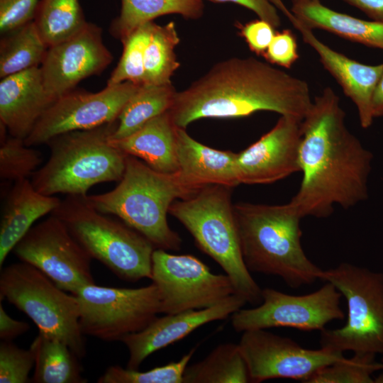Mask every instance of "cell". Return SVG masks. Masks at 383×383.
<instances>
[{
	"label": "cell",
	"mask_w": 383,
	"mask_h": 383,
	"mask_svg": "<svg viewBox=\"0 0 383 383\" xmlns=\"http://www.w3.org/2000/svg\"><path fill=\"white\" fill-rule=\"evenodd\" d=\"M372 113L374 118L383 116V72L374 92Z\"/></svg>",
	"instance_id": "43"
},
{
	"label": "cell",
	"mask_w": 383,
	"mask_h": 383,
	"mask_svg": "<svg viewBox=\"0 0 383 383\" xmlns=\"http://www.w3.org/2000/svg\"><path fill=\"white\" fill-rule=\"evenodd\" d=\"M376 355L355 353L351 358L344 357L327 365L305 383H374L372 374L383 370V362Z\"/></svg>",
	"instance_id": "33"
},
{
	"label": "cell",
	"mask_w": 383,
	"mask_h": 383,
	"mask_svg": "<svg viewBox=\"0 0 383 383\" xmlns=\"http://www.w3.org/2000/svg\"><path fill=\"white\" fill-rule=\"evenodd\" d=\"M154 24L153 21H150L141 25L122 41V55L106 85L113 86L125 82L138 85L146 84L145 52Z\"/></svg>",
	"instance_id": "32"
},
{
	"label": "cell",
	"mask_w": 383,
	"mask_h": 383,
	"mask_svg": "<svg viewBox=\"0 0 383 383\" xmlns=\"http://www.w3.org/2000/svg\"><path fill=\"white\" fill-rule=\"evenodd\" d=\"M140 86L125 82L106 85L94 93L74 89L48 108L24 142L30 147L46 144L62 133L89 130L114 122Z\"/></svg>",
	"instance_id": "14"
},
{
	"label": "cell",
	"mask_w": 383,
	"mask_h": 383,
	"mask_svg": "<svg viewBox=\"0 0 383 383\" xmlns=\"http://www.w3.org/2000/svg\"><path fill=\"white\" fill-rule=\"evenodd\" d=\"M274 5L300 33L305 43L318 54L324 68L341 87L344 94L354 103L361 126L369 128L374 120L372 99L383 72V63L365 65L333 50L320 40L312 29L302 23L282 3L274 0Z\"/></svg>",
	"instance_id": "18"
},
{
	"label": "cell",
	"mask_w": 383,
	"mask_h": 383,
	"mask_svg": "<svg viewBox=\"0 0 383 383\" xmlns=\"http://www.w3.org/2000/svg\"><path fill=\"white\" fill-rule=\"evenodd\" d=\"M200 189L187 182L178 172H159L127 155L125 172L117 186L103 194L87 195L86 199L97 211L117 216L156 248L179 250L182 239L167 222L170 207L174 201Z\"/></svg>",
	"instance_id": "3"
},
{
	"label": "cell",
	"mask_w": 383,
	"mask_h": 383,
	"mask_svg": "<svg viewBox=\"0 0 383 383\" xmlns=\"http://www.w3.org/2000/svg\"><path fill=\"white\" fill-rule=\"evenodd\" d=\"M112 60L101 29L88 23L75 35L48 48L40 67L45 89L55 102L82 79L101 74Z\"/></svg>",
	"instance_id": "16"
},
{
	"label": "cell",
	"mask_w": 383,
	"mask_h": 383,
	"mask_svg": "<svg viewBox=\"0 0 383 383\" xmlns=\"http://www.w3.org/2000/svg\"><path fill=\"white\" fill-rule=\"evenodd\" d=\"M374 383H383V370L382 372L374 379Z\"/></svg>",
	"instance_id": "44"
},
{
	"label": "cell",
	"mask_w": 383,
	"mask_h": 383,
	"mask_svg": "<svg viewBox=\"0 0 383 383\" xmlns=\"http://www.w3.org/2000/svg\"><path fill=\"white\" fill-rule=\"evenodd\" d=\"M150 279L165 314L211 307L235 294L227 274L213 273L192 255H174L160 248L152 253Z\"/></svg>",
	"instance_id": "11"
},
{
	"label": "cell",
	"mask_w": 383,
	"mask_h": 383,
	"mask_svg": "<svg viewBox=\"0 0 383 383\" xmlns=\"http://www.w3.org/2000/svg\"><path fill=\"white\" fill-rule=\"evenodd\" d=\"M86 196L68 195L50 213L60 219L93 259L119 279H150L155 245L122 221L91 206Z\"/></svg>",
	"instance_id": "7"
},
{
	"label": "cell",
	"mask_w": 383,
	"mask_h": 383,
	"mask_svg": "<svg viewBox=\"0 0 383 383\" xmlns=\"http://www.w3.org/2000/svg\"><path fill=\"white\" fill-rule=\"evenodd\" d=\"M196 348H192L177 362L140 372L123 368L119 365L109 367L97 379L98 383H183L184 374Z\"/></svg>",
	"instance_id": "34"
},
{
	"label": "cell",
	"mask_w": 383,
	"mask_h": 383,
	"mask_svg": "<svg viewBox=\"0 0 383 383\" xmlns=\"http://www.w3.org/2000/svg\"><path fill=\"white\" fill-rule=\"evenodd\" d=\"M179 41L174 22L164 26L155 23L145 52L146 84H172L171 77L180 66L174 52Z\"/></svg>",
	"instance_id": "31"
},
{
	"label": "cell",
	"mask_w": 383,
	"mask_h": 383,
	"mask_svg": "<svg viewBox=\"0 0 383 383\" xmlns=\"http://www.w3.org/2000/svg\"><path fill=\"white\" fill-rule=\"evenodd\" d=\"M214 3H233L254 12L259 18L270 23L277 28L281 25L277 9L270 0H208Z\"/></svg>",
	"instance_id": "40"
},
{
	"label": "cell",
	"mask_w": 383,
	"mask_h": 383,
	"mask_svg": "<svg viewBox=\"0 0 383 383\" xmlns=\"http://www.w3.org/2000/svg\"><path fill=\"white\" fill-rule=\"evenodd\" d=\"M342 297L331 283L304 295L286 294L272 288L262 289V302L250 309H240L231 317L238 333L274 327L311 331H323L334 320H343Z\"/></svg>",
	"instance_id": "12"
},
{
	"label": "cell",
	"mask_w": 383,
	"mask_h": 383,
	"mask_svg": "<svg viewBox=\"0 0 383 383\" xmlns=\"http://www.w3.org/2000/svg\"><path fill=\"white\" fill-rule=\"evenodd\" d=\"M178 172L189 184L201 189L216 184L234 187L240 184L237 153L209 148L177 128Z\"/></svg>",
	"instance_id": "21"
},
{
	"label": "cell",
	"mask_w": 383,
	"mask_h": 383,
	"mask_svg": "<svg viewBox=\"0 0 383 383\" xmlns=\"http://www.w3.org/2000/svg\"><path fill=\"white\" fill-rule=\"evenodd\" d=\"M30 329L28 323L11 318L5 311L0 301V338L1 340L12 341Z\"/></svg>",
	"instance_id": "41"
},
{
	"label": "cell",
	"mask_w": 383,
	"mask_h": 383,
	"mask_svg": "<svg viewBox=\"0 0 383 383\" xmlns=\"http://www.w3.org/2000/svg\"><path fill=\"white\" fill-rule=\"evenodd\" d=\"M299 1H303V0H291L292 3H294Z\"/></svg>",
	"instance_id": "45"
},
{
	"label": "cell",
	"mask_w": 383,
	"mask_h": 383,
	"mask_svg": "<svg viewBox=\"0 0 383 383\" xmlns=\"http://www.w3.org/2000/svg\"><path fill=\"white\" fill-rule=\"evenodd\" d=\"M61 200L38 192L28 178L13 182L6 197L0 221V266L17 243L40 218L51 213Z\"/></svg>",
	"instance_id": "22"
},
{
	"label": "cell",
	"mask_w": 383,
	"mask_h": 383,
	"mask_svg": "<svg viewBox=\"0 0 383 383\" xmlns=\"http://www.w3.org/2000/svg\"><path fill=\"white\" fill-rule=\"evenodd\" d=\"M231 189L206 186L188 198L174 201L169 213L190 233L199 249L220 265L231 279L235 294L257 306L262 302V289L243 259Z\"/></svg>",
	"instance_id": "5"
},
{
	"label": "cell",
	"mask_w": 383,
	"mask_h": 383,
	"mask_svg": "<svg viewBox=\"0 0 383 383\" xmlns=\"http://www.w3.org/2000/svg\"><path fill=\"white\" fill-rule=\"evenodd\" d=\"M373 21L383 23V0H343Z\"/></svg>",
	"instance_id": "42"
},
{
	"label": "cell",
	"mask_w": 383,
	"mask_h": 383,
	"mask_svg": "<svg viewBox=\"0 0 383 383\" xmlns=\"http://www.w3.org/2000/svg\"><path fill=\"white\" fill-rule=\"evenodd\" d=\"M242 253L250 270L279 277L299 288L320 279L322 269L301 245L302 217L290 203L282 205L234 204Z\"/></svg>",
	"instance_id": "4"
},
{
	"label": "cell",
	"mask_w": 383,
	"mask_h": 383,
	"mask_svg": "<svg viewBox=\"0 0 383 383\" xmlns=\"http://www.w3.org/2000/svg\"><path fill=\"white\" fill-rule=\"evenodd\" d=\"M301 121L281 116L270 131L237 153L241 184H270L300 171Z\"/></svg>",
	"instance_id": "17"
},
{
	"label": "cell",
	"mask_w": 383,
	"mask_h": 383,
	"mask_svg": "<svg viewBox=\"0 0 383 383\" xmlns=\"http://www.w3.org/2000/svg\"><path fill=\"white\" fill-rule=\"evenodd\" d=\"M312 101L307 82L253 57L215 64L185 89L169 110L186 128L201 118H231L267 111L303 119Z\"/></svg>",
	"instance_id": "2"
},
{
	"label": "cell",
	"mask_w": 383,
	"mask_h": 383,
	"mask_svg": "<svg viewBox=\"0 0 383 383\" xmlns=\"http://www.w3.org/2000/svg\"><path fill=\"white\" fill-rule=\"evenodd\" d=\"M74 295L82 333L103 341H121L144 329L161 313L159 292L152 282L138 288L93 284L82 287Z\"/></svg>",
	"instance_id": "10"
},
{
	"label": "cell",
	"mask_w": 383,
	"mask_h": 383,
	"mask_svg": "<svg viewBox=\"0 0 383 383\" xmlns=\"http://www.w3.org/2000/svg\"><path fill=\"white\" fill-rule=\"evenodd\" d=\"M250 382L239 344L218 345L204 359L187 366L183 383Z\"/></svg>",
	"instance_id": "28"
},
{
	"label": "cell",
	"mask_w": 383,
	"mask_h": 383,
	"mask_svg": "<svg viewBox=\"0 0 383 383\" xmlns=\"http://www.w3.org/2000/svg\"><path fill=\"white\" fill-rule=\"evenodd\" d=\"M262 57L271 65L290 68L299 57L296 38L292 31L289 29L276 30Z\"/></svg>",
	"instance_id": "38"
},
{
	"label": "cell",
	"mask_w": 383,
	"mask_h": 383,
	"mask_svg": "<svg viewBox=\"0 0 383 383\" xmlns=\"http://www.w3.org/2000/svg\"><path fill=\"white\" fill-rule=\"evenodd\" d=\"M32 351L19 348L12 341L0 343V382L28 383L29 374L34 367Z\"/></svg>",
	"instance_id": "36"
},
{
	"label": "cell",
	"mask_w": 383,
	"mask_h": 383,
	"mask_svg": "<svg viewBox=\"0 0 383 383\" xmlns=\"http://www.w3.org/2000/svg\"><path fill=\"white\" fill-rule=\"evenodd\" d=\"M348 304L345 324L321 331V348L343 353L383 354V273L348 262L322 270Z\"/></svg>",
	"instance_id": "9"
},
{
	"label": "cell",
	"mask_w": 383,
	"mask_h": 383,
	"mask_svg": "<svg viewBox=\"0 0 383 383\" xmlns=\"http://www.w3.org/2000/svg\"><path fill=\"white\" fill-rule=\"evenodd\" d=\"M291 12L311 29H321L345 39L383 50V23L334 11L320 0L292 3Z\"/></svg>",
	"instance_id": "24"
},
{
	"label": "cell",
	"mask_w": 383,
	"mask_h": 383,
	"mask_svg": "<svg viewBox=\"0 0 383 383\" xmlns=\"http://www.w3.org/2000/svg\"><path fill=\"white\" fill-rule=\"evenodd\" d=\"M176 92L172 84L141 85L118 115L111 139L125 138L153 118L170 110Z\"/></svg>",
	"instance_id": "27"
},
{
	"label": "cell",
	"mask_w": 383,
	"mask_h": 383,
	"mask_svg": "<svg viewBox=\"0 0 383 383\" xmlns=\"http://www.w3.org/2000/svg\"><path fill=\"white\" fill-rule=\"evenodd\" d=\"M12 252L70 294L95 284L91 271L92 258L54 215L33 226Z\"/></svg>",
	"instance_id": "13"
},
{
	"label": "cell",
	"mask_w": 383,
	"mask_h": 383,
	"mask_svg": "<svg viewBox=\"0 0 383 383\" xmlns=\"http://www.w3.org/2000/svg\"><path fill=\"white\" fill-rule=\"evenodd\" d=\"M117 120L101 126L57 135L46 145L48 160L31 176L40 193L87 195L88 190L103 182H118L125 172L127 155L110 143Z\"/></svg>",
	"instance_id": "6"
},
{
	"label": "cell",
	"mask_w": 383,
	"mask_h": 383,
	"mask_svg": "<svg viewBox=\"0 0 383 383\" xmlns=\"http://www.w3.org/2000/svg\"><path fill=\"white\" fill-rule=\"evenodd\" d=\"M245 304L244 299L233 294L211 307L156 317L142 331L121 339L129 354L126 367L138 370L153 353L183 339L205 324L226 318Z\"/></svg>",
	"instance_id": "19"
},
{
	"label": "cell",
	"mask_w": 383,
	"mask_h": 383,
	"mask_svg": "<svg viewBox=\"0 0 383 383\" xmlns=\"http://www.w3.org/2000/svg\"><path fill=\"white\" fill-rule=\"evenodd\" d=\"M53 103L40 67L6 76L0 82V122L13 137L25 139Z\"/></svg>",
	"instance_id": "20"
},
{
	"label": "cell",
	"mask_w": 383,
	"mask_h": 383,
	"mask_svg": "<svg viewBox=\"0 0 383 383\" xmlns=\"http://www.w3.org/2000/svg\"><path fill=\"white\" fill-rule=\"evenodd\" d=\"M303 177L289 201L304 218H326L334 205L349 209L368 196L372 153L349 131L340 99L330 87L315 96L301 121Z\"/></svg>",
	"instance_id": "1"
},
{
	"label": "cell",
	"mask_w": 383,
	"mask_h": 383,
	"mask_svg": "<svg viewBox=\"0 0 383 383\" xmlns=\"http://www.w3.org/2000/svg\"><path fill=\"white\" fill-rule=\"evenodd\" d=\"M3 299L26 314L39 332L62 341L79 359L85 356L77 296L60 289L38 269L22 261L1 269L0 300Z\"/></svg>",
	"instance_id": "8"
},
{
	"label": "cell",
	"mask_w": 383,
	"mask_h": 383,
	"mask_svg": "<svg viewBox=\"0 0 383 383\" xmlns=\"http://www.w3.org/2000/svg\"><path fill=\"white\" fill-rule=\"evenodd\" d=\"M42 162L40 151L26 145L24 139L9 135L0 143V178L16 182L28 178Z\"/></svg>",
	"instance_id": "35"
},
{
	"label": "cell",
	"mask_w": 383,
	"mask_h": 383,
	"mask_svg": "<svg viewBox=\"0 0 383 383\" xmlns=\"http://www.w3.org/2000/svg\"><path fill=\"white\" fill-rule=\"evenodd\" d=\"M39 1V0H0L1 35L33 21Z\"/></svg>",
	"instance_id": "37"
},
{
	"label": "cell",
	"mask_w": 383,
	"mask_h": 383,
	"mask_svg": "<svg viewBox=\"0 0 383 383\" xmlns=\"http://www.w3.org/2000/svg\"><path fill=\"white\" fill-rule=\"evenodd\" d=\"M177 128L168 110L125 138H110V143L126 155L140 159L155 171L176 173L179 171L176 154Z\"/></svg>",
	"instance_id": "23"
},
{
	"label": "cell",
	"mask_w": 383,
	"mask_h": 383,
	"mask_svg": "<svg viewBox=\"0 0 383 383\" xmlns=\"http://www.w3.org/2000/svg\"><path fill=\"white\" fill-rule=\"evenodd\" d=\"M235 26L249 49L257 55L263 56L276 33L275 28L259 18L244 24L236 23Z\"/></svg>",
	"instance_id": "39"
},
{
	"label": "cell",
	"mask_w": 383,
	"mask_h": 383,
	"mask_svg": "<svg viewBox=\"0 0 383 383\" xmlns=\"http://www.w3.org/2000/svg\"><path fill=\"white\" fill-rule=\"evenodd\" d=\"M33 21L48 48L70 38L89 23L79 0H40Z\"/></svg>",
	"instance_id": "30"
},
{
	"label": "cell",
	"mask_w": 383,
	"mask_h": 383,
	"mask_svg": "<svg viewBox=\"0 0 383 383\" xmlns=\"http://www.w3.org/2000/svg\"><path fill=\"white\" fill-rule=\"evenodd\" d=\"M48 49L34 21L2 35L0 42L1 79L39 67Z\"/></svg>",
	"instance_id": "29"
},
{
	"label": "cell",
	"mask_w": 383,
	"mask_h": 383,
	"mask_svg": "<svg viewBox=\"0 0 383 383\" xmlns=\"http://www.w3.org/2000/svg\"><path fill=\"white\" fill-rule=\"evenodd\" d=\"M119 16L111 32L121 42L141 25L157 17L177 14L189 20L200 18L204 12L203 0H121Z\"/></svg>",
	"instance_id": "26"
},
{
	"label": "cell",
	"mask_w": 383,
	"mask_h": 383,
	"mask_svg": "<svg viewBox=\"0 0 383 383\" xmlns=\"http://www.w3.org/2000/svg\"><path fill=\"white\" fill-rule=\"evenodd\" d=\"M239 346L250 382L287 378L306 382L321 368L345 357L343 353L321 348H305L293 340L267 329L242 333Z\"/></svg>",
	"instance_id": "15"
},
{
	"label": "cell",
	"mask_w": 383,
	"mask_h": 383,
	"mask_svg": "<svg viewBox=\"0 0 383 383\" xmlns=\"http://www.w3.org/2000/svg\"><path fill=\"white\" fill-rule=\"evenodd\" d=\"M29 349L35 360L32 382H87L82 375L79 358L62 341L38 331Z\"/></svg>",
	"instance_id": "25"
}]
</instances>
